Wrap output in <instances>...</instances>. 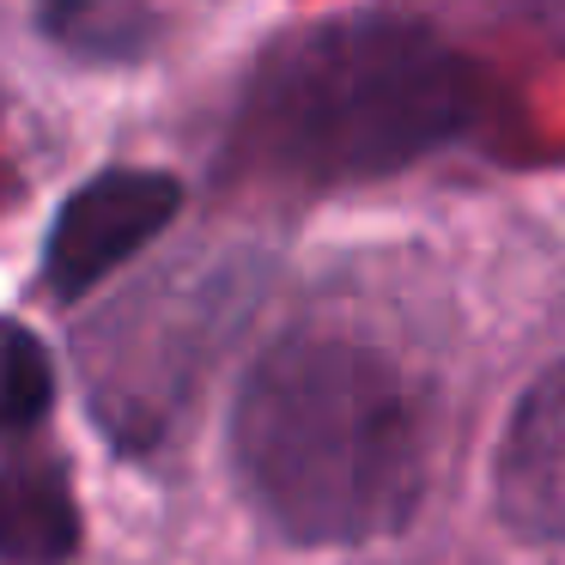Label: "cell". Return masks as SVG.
<instances>
[{
	"label": "cell",
	"instance_id": "8992f818",
	"mask_svg": "<svg viewBox=\"0 0 565 565\" xmlns=\"http://www.w3.org/2000/svg\"><path fill=\"white\" fill-rule=\"evenodd\" d=\"M207 0H43V25L79 55H140Z\"/></svg>",
	"mask_w": 565,
	"mask_h": 565
},
{
	"label": "cell",
	"instance_id": "52a82bcc",
	"mask_svg": "<svg viewBox=\"0 0 565 565\" xmlns=\"http://www.w3.org/2000/svg\"><path fill=\"white\" fill-rule=\"evenodd\" d=\"M55 402V371L50 353L38 347V334H25L19 322H0V438L31 431Z\"/></svg>",
	"mask_w": 565,
	"mask_h": 565
},
{
	"label": "cell",
	"instance_id": "6da1fadb",
	"mask_svg": "<svg viewBox=\"0 0 565 565\" xmlns=\"http://www.w3.org/2000/svg\"><path fill=\"white\" fill-rule=\"evenodd\" d=\"M232 475L249 511L292 547L402 535L431 480L419 383L359 334H280L237 390Z\"/></svg>",
	"mask_w": 565,
	"mask_h": 565
},
{
	"label": "cell",
	"instance_id": "5b68a950",
	"mask_svg": "<svg viewBox=\"0 0 565 565\" xmlns=\"http://www.w3.org/2000/svg\"><path fill=\"white\" fill-rule=\"evenodd\" d=\"M79 547V499L55 456L0 450V559L7 565H67Z\"/></svg>",
	"mask_w": 565,
	"mask_h": 565
},
{
	"label": "cell",
	"instance_id": "277c9868",
	"mask_svg": "<svg viewBox=\"0 0 565 565\" xmlns=\"http://www.w3.org/2000/svg\"><path fill=\"white\" fill-rule=\"evenodd\" d=\"M164 213H171V189L147 183V177H116V183H104V189H86V195L67 207L62 232H55V244H50V286L55 292L92 286L135 244H147Z\"/></svg>",
	"mask_w": 565,
	"mask_h": 565
},
{
	"label": "cell",
	"instance_id": "3957f363",
	"mask_svg": "<svg viewBox=\"0 0 565 565\" xmlns=\"http://www.w3.org/2000/svg\"><path fill=\"white\" fill-rule=\"evenodd\" d=\"M492 499L511 535L565 547V359L541 371L516 402L492 462Z\"/></svg>",
	"mask_w": 565,
	"mask_h": 565
},
{
	"label": "cell",
	"instance_id": "7a4b0ae2",
	"mask_svg": "<svg viewBox=\"0 0 565 565\" xmlns=\"http://www.w3.org/2000/svg\"><path fill=\"white\" fill-rule=\"evenodd\" d=\"M438 74V62L407 43H329L305 62V74L292 79L286 92V116H292V147L305 152L310 164H371V159H390V152L407 147H426L438 128L419 122V116L402 110H365V98H383V92H402L414 79Z\"/></svg>",
	"mask_w": 565,
	"mask_h": 565
}]
</instances>
